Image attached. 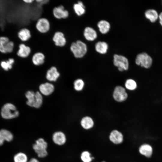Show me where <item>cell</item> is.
Here are the masks:
<instances>
[{
  "label": "cell",
  "instance_id": "cell-16",
  "mask_svg": "<svg viewBox=\"0 0 162 162\" xmlns=\"http://www.w3.org/2000/svg\"><path fill=\"white\" fill-rule=\"evenodd\" d=\"M83 35L85 38L89 41L94 40L97 36L96 31L93 28L90 27L85 28L84 30Z\"/></svg>",
  "mask_w": 162,
  "mask_h": 162
},
{
  "label": "cell",
  "instance_id": "cell-21",
  "mask_svg": "<svg viewBox=\"0 0 162 162\" xmlns=\"http://www.w3.org/2000/svg\"><path fill=\"white\" fill-rule=\"evenodd\" d=\"M18 36L23 42L28 40L31 37L30 30L26 28H23L20 30L18 33Z\"/></svg>",
  "mask_w": 162,
  "mask_h": 162
},
{
  "label": "cell",
  "instance_id": "cell-10",
  "mask_svg": "<svg viewBox=\"0 0 162 162\" xmlns=\"http://www.w3.org/2000/svg\"><path fill=\"white\" fill-rule=\"evenodd\" d=\"M52 40L57 46L62 47L64 46L66 43V40L64 34L61 32H57L55 33Z\"/></svg>",
  "mask_w": 162,
  "mask_h": 162
},
{
  "label": "cell",
  "instance_id": "cell-6",
  "mask_svg": "<svg viewBox=\"0 0 162 162\" xmlns=\"http://www.w3.org/2000/svg\"><path fill=\"white\" fill-rule=\"evenodd\" d=\"M112 97L115 101L122 102L127 100L128 95L124 88L122 86H116L114 89Z\"/></svg>",
  "mask_w": 162,
  "mask_h": 162
},
{
  "label": "cell",
  "instance_id": "cell-20",
  "mask_svg": "<svg viewBox=\"0 0 162 162\" xmlns=\"http://www.w3.org/2000/svg\"><path fill=\"white\" fill-rule=\"evenodd\" d=\"M80 124L84 129L88 130L93 127L94 122L91 117L86 116L82 118L80 121Z\"/></svg>",
  "mask_w": 162,
  "mask_h": 162
},
{
  "label": "cell",
  "instance_id": "cell-27",
  "mask_svg": "<svg viewBox=\"0 0 162 162\" xmlns=\"http://www.w3.org/2000/svg\"><path fill=\"white\" fill-rule=\"evenodd\" d=\"M124 86L127 89L130 91H134L137 87L136 82L132 79H127L125 82Z\"/></svg>",
  "mask_w": 162,
  "mask_h": 162
},
{
  "label": "cell",
  "instance_id": "cell-36",
  "mask_svg": "<svg viewBox=\"0 0 162 162\" xmlns=\"http://www.w3.org/2000/svg\"><path fill=\"white\" fill-rule=\"evenodd\" d=\"M26 3L30 4L33 3L35 0H23Z\"/></svg>",
  "mask_w": 162,
  "mask_h": 162
},
{
  "label": "cell",
  "instance_id": "cell-7",
  "mask_svg": "<svg viewBox=\"0 0 162 162\" xmlns=\"http://www.w3.org/2000/svg\"><path fill=\"white\" fill-rule=\"evenodd\" d=\"M36 27L40 32L42 33H46L50 29V23L49 20L46 19L40 18L37 21Z\"/></svg>",
  "mask_w": 162,
  "mask_h": 162
},
{
  "label": "cell",
  "instance_id": "cell-12",
  "mask_svg": "<svg viewBox=\"0 0 162 162\" xmlns=\"http://www.w3.org/2000/svg\"><path fill=\"white\" fill-rule=\"evenodd\" d=\"M52 140L55 144L59 146H62L65 143L66 137L63 132L58 131L53 134L52 136Z\"/></svg>",
  "mask_w": 162,
  "mask_h": 162
},
{
  "label": "cell",
  "instance_id": "cell-18",
  "mask_svg": "<svg viewBox=\"0 0 162 162\" xmlns=\"http://www.w3.org/2000/svg\"><path fill=\"white\" fill-rule=\"evenodd\" d=\"M45 59V56L44 54L40 52H38L33 56L32 61L34 65L39 66L44 64Z\"/></svg>",
  "mask_w": 162,
  "mask_h": 162
},
{
  "label": "cell",
  "instance_id": "cell-31",
  "mask_svg": "<svg viewBox=\"0 0 162 162\" xmlns=\"http://www.w3.org/2000/svg\"><path fill=\"white\" fill-rule=\"evenodd\" d=\"M73 84L74 88L77 91H82L85 85L83 80L81 79H78L75 80Z\"/></svg>",
  "mask_w": 162,
  "mask_h": 162
},
{
  "label": "cell",
  "instance_id": "cell-19",
  "mask_svg": "<svg viewBox=\"0 0 162 162\" xmlns=\"http://www.w3.org/2000/svg\"><path fill=\"white\" fill-rule=\"evenodd\" d=\"M73 9L75 14L79 16L83 14L85 12V7L81 1H77L73 5Z\"/></svg>",
  "mask_w": 162,
  "mask_h": 162
},
{
  "label": "cell",
  "instance_id": "cell-29",
  "mask_svg": "<svg viewBox=\"0 0 162 162\" xmlns=\"http://www.w3.org/2000/svg\"><path fill=\"white\" fill-rule=\"evenodd\" d=\"M9 41V39L6 37H0V52L3 53H5V48Z\"/></svg>",
  "mask_w": 162,
  "mask_h": 162
},
{
  "label": "cell",
  "instance_id": "cell-13",
  "mask_svg": "<svg viewBox=\"0 0 162 162\" xmlns=\"http://www.w3.org/2000/svg\"><path fill=\"white\" fill-rule=\"evenodd\" d=\"M60 75L59 72L55 66H52L47 70L46 75V79L50 81H56Z\"/></svg>",
  "mask_w": 162,
  "mask_h": 162
},
{
  "label": "cell",
  "instance_id": "cell-23",
  "mask_svg": "<svg viewBox=\"0 0 162 162\" xmlns=\"http://www.w3.org/2000/svg\"><path fill=\"white\" fill-rule=\"evenodd\" d=\"M14 62V59L12 58H10L7 60L2 61L0 65L2 69L5 71H7L12 68Z\"/></svg>",
  "mask_w": 162,
  "mask_h": 162
},
{
  "label": "cell",
  "instance_id": "cell-37",
  "mask_svg": "<svg viewBox=\"0 0 162 162\" xmlns=\"http://www.w3.org/2000/svg\"><path fill=\"white\" fill-rule=\"evenodd\" d=\"M102 162H105V161H103Z\"/></svg>",
  "mask_w": 162,
  "mask_h": 162
},
{
  "label": "cell",
  "instance_id": "cell-11",
  "mask_svg": "<svg viewBox=\"0 0 162 162\" xmlns=\"http://www.w3.org/2000/svg\"><path fill=\"white\" fill-rule=\"evenodd\" d=\"M40 93L43 95L48 96L51 94L54 90V86L52 83L46 82L41 84L39 86Z\"/></svg>",
  "mask_w": 162,
  "mask_h": 162
},
{
  "label": "cell",
  "instance_id": "cell-9",
  "mask_svg": "<svg viewBox=\"0 0 162 162\" xmlns=\"http://www.w3.org/2000/svg\"><path fill=\"white\" fill-rule=\"evenodd\" d=\"M139 153L147 158H150L153 153V148L150 144L145 143L141 145L138 149Z\"/></svg>",
  "mask_w": 162,
  "mask_h": 162
},
{
  "label": "cell",
  "instance_id": "cell-2",
  "mask_svg": "<svg viewBox=\"0 0 162 162\" xmlns=\"http://www.w3.org/2000/svg\"><path fill=\"white\" fill-rule=\"evenodd\" d=\"M1 114L3 118L9 119L17 117L19 115V112L14 104L10 103H7L2 106Z\"/></svg>",
  "mask_w": 162,
  "mask_h": 162
},
{
  "label": "cell",
  "instance_id": "cell-24",
  "mask_svg": "<svg viewBox=\"0 0 162 162\" xmlns=\"http://www.w3.org/2000/svg\"><path fill=\"white\" fill-rule=\"evenodd\" d=\"M97 26L100 32L105 34L109 31L110 26L109 22L105 20H101L98 23Z\"/></svg>",
  "mask_w": 162,
  "mask_h": 162
},
{
  "label": "cell",
  "instance_id": "cell-35",
  "mask_svg": "<svg viewBox=\"0 0 162 162\" xmlns=\"http://www.w3.org/2000/svg\"><path fill=\"white\" fill-rule=\"evenodd\" d=\"M158 18L159 19V22L162 26V12H161L159 15Z\"/></svg>",
  "mask_w": 162,
  "mask_h": 162
},
{
  "label": "cell",
  "instance_id": "cell-1",
  "mask_svg": "<svg viewBox=\"0 0 162 162\" xmlns=\"http://www.w3.org/2000/svg\"><path fill=\"white\" fill-rule=\"evenodd\" d=\"M70 48L74 57L76 58L83 57L87 51L86 44L80 40L73 42Z\"/></svg>",
  "mask_w": 162,
  "mask_h": 162
},
{
  "label": "cell",
  "instance_id": "cell-22",
  "mask_svg": "<svg viewBox=\"0 0 162 162\" xmlns=\"http://www.w3.org/2000/svg\"><path fill=\"white\" fill-rule=\"evenodd\" d=\"M145 15L146 18L152 22H155L159 17L157 11L153 9L147 10L145 13Z\"/></svg>",
  "mask_w": 162,
  "mask_h": 162
},
{
  "label": "cell",
  "instance_id": "cell-30",
  "mask_svg": "<svg viewBox=\"0 0 162 162\" xmlns=\"http://www.w3.org/2000/svg\"><path fill=\"white\" fill-rule=\"evenodd\" d=\"M43 98L42 94L39 92L35 93V102L34 107L36 108H40L43 103Z\"/></svg>",
  "mask_w": 162,
  "mask_h": 162
},
{
  "label": "cell",
  "instance_id": "cell-17",
  "mask_svg": "<svg viewBox=\"0 0 162 162\" xmlns=\"http://www.w3.org/2000/svg\"><path fill=\"white\" fill-rule=\"evenodd\" d=\"M13 136L10 131L4 129L0 130V146L2 145L4 141L8 142L11 141Z\"/></svg>",
  "mask_w": 162,
  "mask_h": 162
},
{
  "label": "cell",
  "instance_id": "cell-8",
  "mask_svg": "<svg viewBox=\"0 0 162 162\" xmlns=\"http://www.w3.org/2000/svg\"><path fill=\"white\" fill-rule=\"evenodd\" d=\"M53 14L54 16L58 19H66L68 17L69 14L68 10L61 4L60 0V5L53 9Z\"/></svg>",
  "mask_w": 162,
  "mask_h": 162
},
{
  "label": "cell",
  "instance_id": "cell-5",
  "mask_svg": "<svg viewBox=\"0 0 162 162\" xmlns=\"http://www.w3.org/2000/svg\"><path fill=\"white\" fill-rule=\"evenodd\" d=\"M114 65L118 68L121 72L127 70L129 68V62L128 59L125 56L117 54L113 56Z\"/></svg>",
  "mask_w": 162,
  "mask_h": 162
},
{
  "label": "cell",
  "instance_id": "cell-15",
  "mask_svg": "<svg viewBox=\"0 0 162 162\" xmlns=\"http://www.w3.org/2000/svg\"><path fill=\"white\" fill-rule=\"evenodd\" d=\"M19 49L17 52V56L22 58H26L29 56L31 52V49L28 46L22 43L19 45Z\"/></svg>",
  "mask_w": 162,
  "mask_h": 162
},
{
  "label": "cell",
  "instance_id": "cell-28",
  "mask_svg": "<svg viewBox=\"0 0 162 162\" xmlns=\"http://www.w3.org/2000/svg\"><path fill=\"white\" fill-rule=\"evenodd\" d=\"M14 162H28L27 155L23 152H19L16 154L14 157Z\"/></svg>",
  "mask_w": 162,
  "mask_h": 162
},
{
  "label": "cell",
  "instance_id": "cell-26",
  "mask_svg": "<svg viewBox=\"0 0 162 162\" xmlns=\"http://www.w3.org/2000/svg\"><path fill=\"white\" fill-rule=\"evenodd\" d=\"M25 96L27 99L26 102L29 106L34 107L35 102V93L32 91H27L25 93Z\"/></svg>",
  "mask_w": 162,
  "mask_h": 162
},
{
  "label": "cell",
  "instance_id": "cell-14",
  "mask_svg": "<svg viewBox=\"0 0 162 162\" xmlns=\"http://www.w3.org/2000/svg\"><path fill=\"white\" fill-rule=\"evenodd\" d=\"M110 141L114 144L121 143L123 141V136L122 134L116 130H112L109 136Z\"/></svg>",
  "mask_w": 162,
  "mask_h": 162
},
{
  "label": "cell",
  "instance_id": "cell-38",
  "mask_svg": "<svg viewBox=\"0 0 162 162\" xmlns=\"http://www.w3.org/2000/svg\"><path fill=\"white\" fill-rule=\"evenodd\" d=\"M161 3L162 4V1H161Z\"/></svg>",
  "mask_w": 162,
  "mask_h": 162
},
{
  "label": "cell",
  "instance_id": "cell-25",
  "mask_svg": "<svg viewBox=\"0 0 162 162\" xmlns=\"http://www.w3.org/2000/svg\"><path fill=\"white\" fill-rule=\"evenodd\" d=\"M108 46V45L106 42L99 41L96 43L95 45V49L98 52L102 54H104L106 52Z\"/></svg>",
  "mask_w": 162,
  "mask_h": 162
},
{
  "label": "cell",
  "instance_id": "cell-34",
  "mask_svg": "<svg viewBox=\"0 0 162 162\" xmlns=\"http://www.w3.org/2000/svg\"><path fill=\"white\" fill-rule=\"evenodd\" d=\"M28 162H39V160L35 158H31Z\"/></svg>",
  "mask_w": 162,
  "mask_h": 162
},
{
  "label": "cell",
  "instance_id": "cell-3",
  "mask_svg": "<svg viewBox=\"0 0 162 162\" xmlns=\"http://www.w3.org/2000/svg\"><path fill=\"white\" fill-rule=\"evenodd\" d=\"M47 146V143L44 140L40 138L36 141L35 143L32 146V148L39 158H43L48 154Z\"/></svg>",
  "mask_w": 162,
  "mask_h": 162
},
{
  "label": "cell",
  "instance_id": "cell-32",
  "mask_svg": "<svg viewBox=\"0 0 162 162\" xmlns=\"http://www.w3.org/2000/svg\"><path fill=\"white\" fill-rule=\"evenodd\" d=\"M81 159L83 162H91L94 158L91 157V154L88 151H84L81 154Z\"/></svg>",
  "mask_w": 162,
  "mask_h": 162
},
{
  "label": "cell",
  "instance_id": "cell-33",
  "mask_svg": "<svg viewBox=\"0 0 162 162\" xmlns=\"http://www.w3.org/2000/svg\"><path fill=\"white\" fill-rule=\"evenodd\" d=\"M14 46V43L12 41L10 40L5 48V53H10L12 52Z\"/></svg>",
  "mask_w": 162,
  "mask_h": 162
},
{
  "label": "cell",
  "instance_id": "cell-4",
  "mask_svg": "<svg viewBox=\"0 0 162 162\" xmlns=\"http://www.w3.org/2000/svg\"><path fill=\"white\" fill-rule=\"evenodd\" d=\"M135 63L138 65L146 69L151 67L152 64V57L146 52L138 54L136 56Z\"/></svg>",
  "mask_w": 162,
  "mask_h": 162
}]
</instances>
